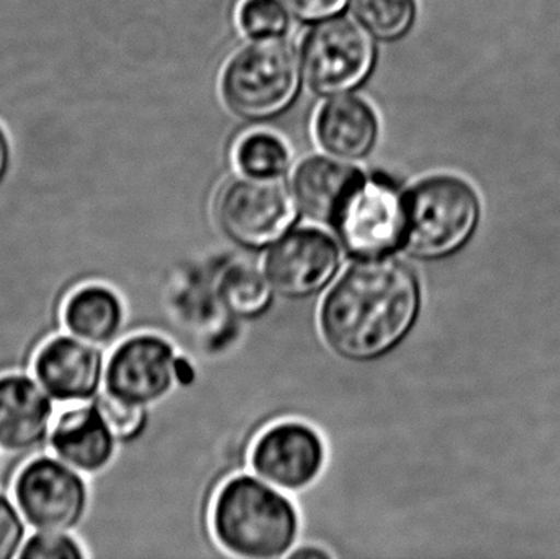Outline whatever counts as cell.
Wrapping results in <instances>:
<instances>
[{"instance_id":"cell-28","label":"cell","mask_w":560,"mask_h":559,"mask_svg":"<svg viewBox=\"0 0 560 559\" xmlns=\"http://www.w3.org/2000/svg\"><path fill=\"white\" fill-rule=\"evenodd\" d=\"M0 458H2V455H0Z\"/></svg>"},{"instance_id":"cell-18","label":"cell","mask_w":560,"mask_h":559,"mask_svg":"<svg viewBox=\"0 0 560 559\" xmlns=\"http://www.w3.org/2000/svg\"><path fill=\"white\" fill-rule=\"evenodd\" d=\"M276 291L266 276L248 263L229 266L217 282V299L226 314L242 321L262 317L275 302Z\"/></svg>"},{"instance_id":"cell-17","label":"cell","mask_w":560,"mask_h":559,"mask_svg":"<svg viewBox=\"0 0 560 559\" xmlns=\"http://www.w3.org/2000/svg\"><path fill=\"white\" fill-rule=\"evenodd\" d=\"M62 324L68 334L110 351L124 337L127 305L110 286L88 282L69 295Z\"/></svg>"},{"instance_id":"cell-5","label":"cell","mask_w":560,"mask_h":559,"mask_svg":"<svg viewBox=\"0 0 560 559\" xmlns=\"http://www.w3.org/2000/svg\"><path fill=\"white\" fill-rule=\"evenodd\" d=\"M295 197L278 179L238 177L230 180L215 203L223 235L245 252L272 248L295 225Z\"/></svg>"},{"instance_id":"cell-24","label":"cell","mask_w":560,"mask_h":559,"mask_svg":"<svg viewBox=\"0 0 560 559\" xmlns=\"http://www.w3.org/2000/svg\"><path fill=\"white\" fill-rule=\"evenodd\" d=\"M26 540V522L10 494L0 489V559L19 558Z\"/></svg>"},{"instance_id":"cell-15","label":"cell","mask_w":560,"mask_h":559,"mask_svg":"<svg viewBox=\"0 0 560 559\" xmlns=\"http://www.w3.org/2000/svg\"><path fill=\"white\" fill-rule=\"evenodd\" d=\"M364 177L361 170L345 161L310 156L293 173L292 194L299 209L313 222L332 226L339 210Z\"/></svg>"},{"instance_id":"cell-3","label":"cell","mask_w":560,"mask_h":559,"mask_svg":"<svg viewBox=\"0 0 560 559\" xmlns=\"http://www.w3.org/2000/svg\"><path fill=\"white\" fill-rule=\"evenodd\" d=\"M407 226L401 252L415 261H446L466 252L479 235L483 206L469 180L436 174L405 194Z\"/></svg>"},{"instance_id":"cell-1","label":"cell","mask_w":560,"mask_h":559,"mask_svg":"<svg viewBox=\"0 0 560 559\" xmlns=\"http://www.w3.org/2000/svg\"><path fill=\"white\" fill-rule=\"evenodd\" d=\"M421 311L423 286L407 261L355 259L323 299L319 331L341 360L374 363L410 337Z\"/></svg>"},{"instance_id":"cell-23","label":"cell","mask_w":560,"mask_h":559,"mask_svg":"<svg viewBox=\"0 0 560 559\" xmlns=\"http://www.w3.org/2000/svg\"><path fill=\"white\" fill-rule=\"evenodd\" d=\"M20 559H88L84 547L68 532H38L26 538Z\"/></svg>"},{"instance_id":"cell-20","label":"cell","mask_w":560,"mask_h":559,"mask_svg":"<svg viewBox=\"0 0 560 559\" xmlns=\"http://www.w3.org/2000/svg\"><path fill=\"white\" fill-rule=\"evenodd\" d=\"M235 160L245 176L278 179L289 170L290 151L276 135L255 131L240 141Z\"/></svg>"},{"instance_id":"cell-12","label":"cell","mask_w":560,"mask_h":559,"mask_svg":"<svg viewBox=\"0 0 560 559\" xmlns=\"http://www.w3.org/2000/svg\"><path fill=\"white\" fill-rule=\"evenodd\" d=\"M325 462V443L319 433L295 420L269 427L252 452L256 475L282 491L308 488L322 475Z\"/></svg>"},{"instance_id":"cell-14","label":"cell","mask_w":560,"mask_h":559,"mask_svg":"<svg viewBox=\"0 0 560 559\" xmlns=\"http://www.w3.org/2000/svg\"><path fill=\"white\" fill-rule=\"evenodd\" d=\"M118 445L94 403L59 414L49 435V450L84 476L98 475L114 463Z\"/></svg>"},{"instance_id":"cell-25","label":"cell","mask_w":560,"mask_h":559,"mask_svg":"<svg viewBox=\"0 0 560 559\" xmlns=\"http://www.w3.org/2000/svg\"><path fill=\"white\" fill-rule=\"evenodd\" d=\"M300 20H323L338 13L348 0H282Z\"/></svg>"},{"instance_id":"cell-2","label":"cell","mask_w":560,"mask_h":559,"mask_svg":"<svg viewBox=\"0 0 560 559\" xmlns=\"http://www.w3.org/2000/svg\"><path fill=\"white\" fill-rule=\"evenodd\" d=\"M212 531L233 557L275 559L289 555L299 537V514L287 496L253 476H236L220 488Z\"/></svg>"},{"instance_id":"cell-4","label":"cell","mask_w":560,"mask_h":559,"mask_svg":"<svg viewBox=\"0 0 560 559\" xmlns=\"http://www.w3.org/2000/svg\"><path fill=\"white\" fill-rule=\"evenodd\" d=\"M300 88V62L290 43L256 39L240 49L222 75L226 105L240 117L266 120L289 107Z\"/></svg>"},{"instance_id":"cell-19","label":"cell","mask_w":560,"mask_h":559,"mask_svg":"<svg viewBox=\"0 0 560 559\" xmlns=\"http://www.w3.org/2000/svg\"><path fill=\"white\" fill-rule=\"evenodd\" d=\"M352 13L375 38H404L417 20V0H351Z\"/></svg>"},{"instance_id":"cell-21","label":"cell","mask_w":560,"mask_h":559,"mask_svg":"<svg viewBox=\"0 0 560 559\" xmlns=\"http://www.w3.org/2000/svg\"><path fill=\"white\" fill-rule=\"evenodd\" d=\"M91 403L95 404L120 446L137 445L150 427L151 414L147 406L128 403L107 389L101 391Z\"/></svg>"},{"instance_id":"cell-13","label":"cell","mask_w":560,"mask_h":559,"mask_svg":"<svg viewBox=\"0 0 560 559\" xmlns=\"http://www.w3.org/2000/svg\"><path fill=\"white\" fill-rule=\"evenodd\" d=\"M105 363V350L65 331L43 343L32 373L56 403H91L102 391Z\"/></svg>"},{"instance_id":"cell-8","label":"cell","mask_w":560,"mask_h":559,"mask_svg":"<svg viewBox=\"0 0 560 559\" xmlns=\"http://www.w3.org/2000/svg\"><path fill=\"white\" fill-rule=\"evenodd\" d=\"M52 400L30 373L0 374V489L7 494L20 468L49 449Z\"/></svg>"},{"instance_id":"cell-27","label":"cell","mask_w":560,"mask_h":559,"mask_svg":"<svg viewBox=\"0 0 560 559\" xmlns=\"http://www.w3.org/2000/svg\"><path fill=\"white\" fill-rule=\"evenodd\" d=\"M292 558L296 557H328V554H325V551L322 550H300V551H293L292 555H290Z\"/></svg>"},{"instance_id":"cell-16","label":"cell","mask_w":560,"mask_h":559,"mask_svg":"<svg viewBox=\"0 0 560 559\" xmlns=\"http://www.w3.org/2000/svg\"><path fill=\"white\" fill-rule=\"evenodd\" d=\"M315 135L328 153L346 160H361L377 143V114L364 98L338 95L319 108Z\"/></svg>"},{"instance_id":"cell-22","label":"cell","mask_w":560,"mask_h":559,"mask_svg":"<svg viewBox=\"0 0 560 559\" xmlns=\"http://www.w3.org/2000/svg\"><path fill=\"white\" fill-rule=\"evenodd\" d=\"M238 23L249 38H279L290 26L289 13L280 0H243Z\"/></svg>"},{"instance_id":"cell-7","label":"cell","mask_w":560,"mask_h":559,"mask_svg":"<svg viewBox=\"0 0 560 559\" xmlns=\"http://www.w3.org/2000/svg\"><path fill=\"white\" fill-rule=\"evenodd\" d=\"M12 496L26 524L38 532L74 534L91 502L88 478L46 453L20 468Z\"/></svg>"},{"instance_id":"cell-26","label":"cell","mask_w":560,"mask_h":559,"mask_svg":"<svg viewBox=\"0 0 560 559\" xmlns=\"http://www.w3.org/2000/svg\"><path fill=\"white\" fill-rule=\"evenodd\" d=\"M9 140H7L5 133H3L2 128H0V186H2L7 171H9Z\"/></svg>"},{"instance_id":"cell-10","label":"cell","mask_w":560,"mask_h":559,"mask_svg":"<svg viewBox=\"0 0 560 559\" xmlns=\"http://www.w3.org/2000/svg\"><path fill=\"white\" fill-rule=\"evenodd\" d=\"M338 240L313 226L290 230L269 248L265 272L276 294L305 301L322 294L341 269Z\"/></svg>"},{"instance_id":"cell-6","label":"cell","mask_w":560,"mask_h":559,"mask_svg":"<svg viewBox=\"0 0 560 559\" xmlns=\"http://www.w3.org/2000/svg\"><path fill=\"white\" fill-rule=\"evenodd\" d=\"M407 226L405 194L387 177H364L336 217L332 229L346 255L375 259L401 252Z\"/></svg>"},{"instance_id":"cell-9","label":"cell","mask_w":560,"mask_h":559,"mask_svg":"<svg viewBox=\"0 0 560 559\" xmlns=\"http://www.w3.org/2000/svg\"><path fill=\"white\" fill-rule=\"evenodd\" d=\"M374 59V43L364 26L346 16L319 22L303 39V72L319 95L359 88L371 74Z\"/></svg>"},{"instance_id":"cell-11","label":"cell","mask_w":560,"mask_h":559,"mask_svg":"<svg viewBox=\"0 0 560 559\" xmlns=\"http://www.w3.org/2000/svg\"><path fill=\"white\" fill-rule=\"evenodd\" d=\"M177 368L170 341L151 334L128 335L108 353L104 386L115 397L150 407L171 393Z\"/></svg>"}]
</instances>
